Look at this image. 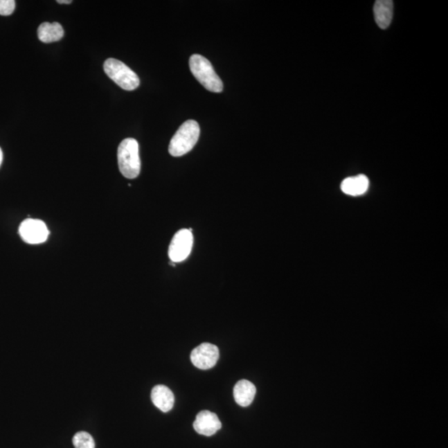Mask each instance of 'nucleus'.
I'll return each mask as SVG.
<instances>
[{
  "label": "nucleus",
  "mask_w": 448,
  "mask_h": 448,
  "mask_svg": "<svg viewBox=\"0 0 448 448\" xmlns=\"http://www.w3.org/2000/svg\"><path fill=\"white\" fill-rule=\"evenodd\" d=\"M120 173L127 179H136L141 172L139 144L133 138L121 141L117 152Z\"/></svg>",
  "instance_id": "1"
},
{
  "label": "nucleus",
  "mask_w": 448,
  "mask_h": 448,
  "mask_svg": "<svg viewBox=\"0 0 448 448\" xmlns=\"http://www.w3.org/2000/svg\"><path fill=\"white\" fill-rule=\"evenodd\" d=\"M200 128L198 123L190 120L183 123L170 141L169 152L174 157L184 156L198 142Z\"/></svg>",
  "instance_id": "2"
},
{
  "label": "nucleus",
  "mask_w": 448,
  "mask_h": 448,
  "mask_svg": "<svg viewBox=\"0 0 448 448\" xmlns=\"http://www.w3.org/2000/svg\"><path fill=\"white\" fill-rule=\"evenodd\" d=\"M190 68L192 75L204 89L216 93L223 91V82L217 76L211 62L207 58L195 54L190 58Z\"/></svg>",
  "instance_id": "3"
},
{
  "label": "nucleus",
  "mask_w": 448,
  "mask_h": 448,
  "mask_svg": "<svg viewBox=\"0 0 448 448\" xmlns=\"http://www.w3.org/2000/svg\"><path fill=\"white\" fill-rule=\"evenodd\" d=\"M104 71L111 80L125 91H133L140 85L136 73L123 62L109 58L104 64Z\"/></svg>",
  "instance_id": "4"
},
{
  "label": "nucleus",
  "mask_w": 448,
  "mask_h": 448,
  "mask_svg": "<svg viewBox=\"0 0 448 448\" xmlns=\"http://www.w3.org/2000/svg\"><path fill=\"white\" fill-rule=\"evenodd\" d=\"M194 244L192 229H181L174 234L169 247V257L173 262H181L188 256Z\"/></svg>",
  "instance_id": "5"
},
{
  "label": "nucleus",
  "mask_w": 448,
  "mask_h": 448,
  "mask_svg": "<svg viewBox=\"0 0 448 448\" xmlns=\"http://www.w3.org/2000/svg\"><path fill=\"white\" fill-rule=\"evenodd\" d=\"M21 238L28 244H40L47 241L49 231L43 221L28 219L19 226Z\"/></svg>",
  "instance_id": "6"
},
{
  "label": "nucleus",
  "mask_w": 448,
  "mask_h": 448,
  "mask_svg": "<svg viewBox=\"0 0 448 448\" xmlns=\"http://www.w3.org/2000/svg\"><path fill=\"white\" fill-rule=\"evenodd\" d=\"M219 358V348L210 343H203L192 350L190 355L192 364L203 370H209L215 366Z\"/></svg>",
  "instance_id": "7"
},
{
  "label": "nucleus",
  "mask_w": 448,
  "mask_h": 448,
  "mask_svg": "<svg viewBox=\"0 0 448 448\" xmlns=\"http://www.w3.org/2000/svg\"><path fill=\"white\" fill-rule=\"evenodd\" d=\"M222 428V424L217 414L204 410L198 413L194 422L197 433L204 436L210 437Z\"/></svg>",
  "instance_id": "8"
},
{
  "label": "nucleus",
  "mask_w": 448,
  "mask_h": 448,
  "mask_svg": "<svg viewBox=\"0 0 448 448\" xmlns=\"http://www.w3.org/2000/svg\"><path fill=\"white\" fill-rule=\"evenodd\" d=\"M152 400L154 406L164 413L170 411L174 404V393L165 385H156L153 388Z\"/></svg>",
  "instance_id": "9"
},
{
  "label": "nucleus",
  "mask_w": 448,
  "mask_h": 448,
  "mask_svg": "<svg viewBox=\"0 0 448 448\" xmlns=\"http://www.w3.org/2000/svg\"><path fill=\"white\" fill-rule=\"evenodd\" d=\"M257 389L253 383L246 379L238 381L233 388V396L236 403L242 407H248L253 403Z\"/></svg>",
  "instance_id": "10"
},
{
  "label": "nucleus",
  "mask_w": 448,
  "mask_h": 448,
  "mask_svg": "<svg viewBox=\"0 0 448 448\" xmlns=\"http://www.w3.org/2000/svg\"><path fill=\"white\" fill-rule=\"evenodd\" d=\"M393 3L391 0H378L374 6L375 19L380 28H387L393 19Z\"/></svg>",
  "instance_id": "11"
},
{
  "label": "nucleus",
  "mask_w": 448,
  "mask_h": 448,
  "mask_svg": "<svg viewBox=\"0 0 448 448\" xmlns=\"http://www.w3.org/2000/svg\"><path fill=\"white\" fill-rule=\"evenodd\" d=\"M64 30L58 23H43L37 29V37L44 44H51L60 41L64 37Z\"/></svg>",
  "instance_id": "12"
},
{
  "label": "nucleus",
  "mask_w": 448,
  "mask_h": 448,
  "mask_svg": "<svg viewBox=\"0 0 448 448\" xmlns=\"http://www.w3.org/2000/svg\"><path fill=\"white\" fill-rule=\"evenodd\" d=\"M368 182L366 175L359 174L357 177H349L343 180L341 190L345 194L351 196L362 195L368 190Z\"/></svg>",
  "instance_id": "13"
},
{
  "label": "nucleus",
  "mask_w": 448,
  "mask_h": 448,
  "mask_svg": "<svg viewBox=\"0 0 448 448\" xmlns=\"http://www.w3.org/2000/svg\"><path fill=\"white\" fill-rule=\"evenodd\" d=\"M73 442L75 448H95V441L91 435L87 432H79L74 435Z\"/></svg>",
  "instance_id": "14"
},
{
  "label": "nucleus",
  "mask_w": 448,
  "mask_h": 448,
  "mask_svg": "<svg viewBox=\"0 0 448 448\" xmlns=\"http://www.w3.org/2000/svg\"><path fill=\"white\" fill-rule=\"evenodd\" d=\"M15 10V0H0V15L8 16Z\"/></svg>",
  "instance_id": "15"
},
{
  "label": "nucleus",
  "mask_w": 448,
  "mask_h": 448,
  "mask_svg": "<svg viewBox=\"0 0 448 448\" xmlns=\"http://www.w3.org/2000/svg\"><path fill=\"white\" fill-rule=\"evenodd\" d=\"M58 3H66V4H70L72 3V0H57V1Z\"/></svg>",
  "instance_id": "16"
},
{
  "label": "nucleus",
  "mask_w": 448,
  "mask_h": 448,
  "mask_svg": "<svg viewBox=\"0 0 448 448\" xmlns=\"http://www.w3.org/2000/svg\"><path fill=\"white\" fill-rule=\"evenodd\" d=\"M3 162V152L1 148H0V166H1Z\"/></svg>",
  "instance_id": "17"
}]
</instances>
